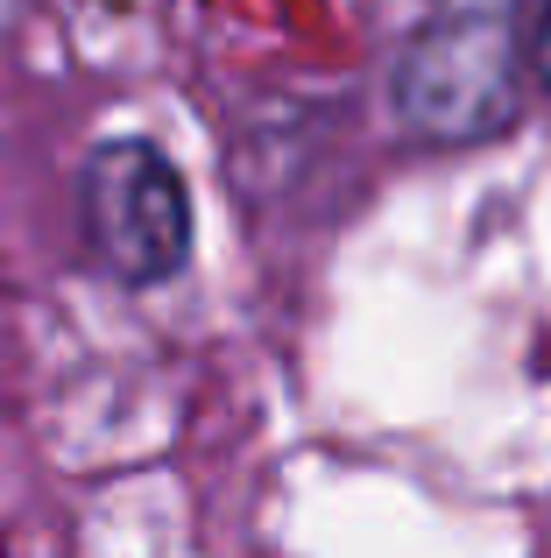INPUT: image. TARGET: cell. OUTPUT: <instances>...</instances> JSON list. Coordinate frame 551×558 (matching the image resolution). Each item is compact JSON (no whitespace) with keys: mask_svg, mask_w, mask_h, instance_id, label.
<instances>
[{"mask_svg":"<svg viewBox=\"0 0 551 558\" xmlns=\"http://www.w3.org/2000/svg\"><path fill=\"white\" fill-rule=\"evenodd\" d=\"M516 93V0H431L396 64V107L431 142L502 128Z\"/></svg>","mask_w":551,"mask_h":558,"instance_id":"cell-1","label":"cell"},{"mask_svg":"<svg viewBox=\"0 0 551 558\" xmlns=\"http://www.w3.org/2000/svg\"><path fill=\"white\" fill-rule=\"evenodd\" d=\"M85 233L121 283H163L192 255L184 184L149 142H107L85 163Z\"/></svg>","mask_w":551,"mask_h":558,"instance_id":"cell-2","label":"cell"},{"mask_svg":"<svg viewBox=\"0 0 551 558\" xmlns=\"http://www.w3.org/2000/svg\"><path fill=\"white\" fill-rule=\"evenodd\" d=\"M538 71H544V85H551V8H544V28H538Z\"/></svg>","mask_w":551,"mask_h":558,"instance_id":"cell-3","label":"cell"}]
</instances>
